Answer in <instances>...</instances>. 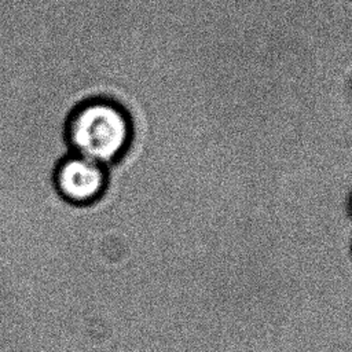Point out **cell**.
Masks as SVG:
<instances>
[{"label": "cell", "mask_w": 352, "mask_h": 352, "mask_svg": "<svg viewBox=\"0 0 352 352\" xmlns=\"http://www.w3.org/2000/svg\"><path fill=\"white\" fill-rule=\"evenodd\" d=\"M106 165L78 154L65 157L54 172V184L60 197L74 205L96 202L107 187Z\"/></svg>", "instance_id": "7a4b0ae2"}, {"label": "cell", "mask_w": 352, "mask_h": 352, "mask_svg": "<svg viewBox=\"0 0 352 352\" xmlns=\"http://www.w3.org/2000/svg\"><path fill=\"white\" fill-rule=\"evenodd\" d=\"M66 138L74 154L107 165L126 154L133 124L120 103L95 98L76 106L67 120Z\"/></svg>", "instance_id": "6da1fadb"}, {"label": "cell", "mask_w": 352, "mask_h": 352, "mask_svg": "<svg viewBox=\"0 0 352 352\" xmlns=\"http://www.w3.org/2000/svg\"><path fill=\"white\" fill-rule=\"evenodd\" d=\"M346 209H348L349 217L352 219V191L349 192V197H348V201H346Z\"/></svg>", "instance_id": "3957f363"}]
</instances>
